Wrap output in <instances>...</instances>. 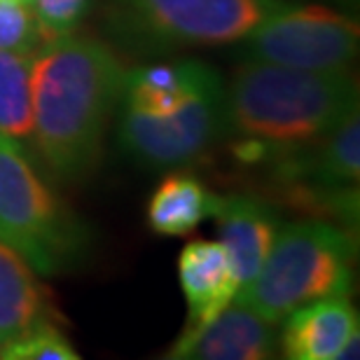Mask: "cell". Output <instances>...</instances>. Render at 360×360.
Returning <instances> with one entry per match:
<instances>
[{"mask_svg":"<svg viewBox=\"0 0 360 360\" xmlns=\"http://www.w3.org/2000/svg\"><path fill=\"white\" fill-rule=\"evenodd\" d=\"M3 360H77L80 354L70 344L56 321L40 323L24 335L14 337L0 347Z\"/></svg>","mask_w":360,"mask_h":360,"instance_id":"obj_16","label":"cell"},{"mask_svg":"<svg viewBox=\"0 0 360 360\" xmlns=\"http://www.w3.org/2000/svg\"><path fill=\"white\" fill-rule=\"evenodd\" d=\"M33 54L0 49V134L33 146Z\"/></svg>","mask_w":360,"mask_h":360,"instance_id":"obj_15","label":"cell"},{"mask_svg":"<svg viewBox=\"0 0 360 360\" xmlns=\"http://www.w3.org/2000/svg\"><path fill=\"white\" fill-rule=\"evenodd\" d=\"M178 281L187 302V326L194 333L234 302L241 281L222 241H190L178 255Z\"/></svg>","mask_w":360,"mask_h":360,"instance_id":"obj_9","label":"cell"},{"mask_svg":"<svg viewBox=\"0 0 360 360\" xmlns=\"http://www.w3.org/2000/svg\"><path fill=\"white\" fill-rule=\"evenodd\" d=\"M215 197L190 174H171L162 180L148 204V225L155 234L185 236L211 218Z\"/></svg>","mask_w":360,"mask_h":360,"instance_id":"obj_14","label":"cell"},{"mask_svg":"<svg viewBox=\"0 0 360 360\" xmlns=\"http://www.w3.org/2000/svg\"><path fill=\"white\" fill-rule=\"evenodd\" d=\"M211 218L218 222L220 241L227 248L229 260L241 283L260 271L267 257L278 220L264 201L248 194H225L215 197Z\"/></svg>","mask_w":360,"mask_h":360,"instance_id":"obj_11","label":"cell"},{"mask_svg":"<svg viewBox=\"0 0 360 360\" xmlns=\"http://www.w3.org/2000/svg\"><path fill=\"white\" fill-rule=\"evenodd\" d=\"M0 239L42 274L73 269L87 250V229L38 176L28 150L0 134Z\"/></svg>","mask_w":360,"mask_h":360,"instance_id":"obj_4","label":"cell"},{"mask_svg":"<svg viewBox=\"0 0 360 360\" xmlns=\"http://www.w3.org/2000/svg\"><path fill=\"white\" fill-rule=\"evenodd\" d=\"M89 0H33V14L45 40L63 38L80 28Z\"/></svg>","mask_w":360,"mask_h":360,"instance_id":"obj_17","label":"cell"},{"mask_svg":"<svg viewBox=\"0 0 360 360\" xmlns=\"http://www.w3.org/2000/svg\"><path fill=\"white\" fill-rule=\"evenodd\" d=\"M248 59L302 70H347L358 54V21L321 5L271 14L248 35Z\"/></svg>","mask_w":360,"mask_h":360,"instance_id":"obj_6","label":"cell"},{"mask_svg":"<svg viewBox=\"0 0 360 360\" xmlns=\"http://www.w3.org/2000/svg\"><path fill=\"white\" fill-rule=\"evenodd\" d=\"M47 321L59 323V314L38 271L19 250L0 239V344Z\"/></svg>","mask_w":360,"mask_h":360,"instance_id":"obj_12","label":"cell"},{"mask_svg":"<svg viewBox=\"0 0 360 360\" xmlns=\"http://www.w3.org/2000/svg\"><path fill=\"white\" fill-rule=\"evenodd\" d=\"M0 347H3V344H0Z\"/></svg>","mask_w":360,"mask_h":360,"instance_id":"obj_19","label":"cell"},{"mask_svg":"<svg viewBox=\"0 0 360 360\" xmlns=\"http://www.w3.org/2000/svg\"><path fill=\"white\" fill-rule=\"evenodd\" d=\"M358 110V84L347 70H302L250 61L227 89L229 129L267 146H300Z\"/></svg>","mask_w":360,"mask_h":360,"instance_id":"obj_2","label":"cell"},{"mask_svg":"<svg viewBox=\"0 0 360 360\" xmlns=\"http://www.w3.org/2000/svg\"><path fill=\"white\" fill-rule=\"evenodd\" d=\"M122 77L117 56L77 33L45 40L33 54V148L56 178L77 180L96 167Z\"/></svg>","mask_w":360,"mask_h":360,"instance_id":"obj_1","label":"cell"},{"mask_svg":"<svg viewBox=\"0 0 360 360\" xmlns=\"http://www.w3.org/2000/svg\"><path fill=\"white\" fill-rule=\"evenodd\" d=\"M143 31L176 45H227L246 40L285 0H120Z\"/></svg>","mask_w":360,"mask_h":360,"instance_id":"obj_7","label":"cell"},{"mask_svg":"<svg viewBox=\"0 0 360 360\" xmlns=\"http://www.w3.org/2000/svg\"><path fill=\"white\" fill-rule=\"evenodd\" d=\"M227 131V87L215 70L174 112L146 115L122 105L117 124L124 153L157 171L199 162Z\"/></svg>","mask_w":360,"mask_h":360,"instance_id":"obj_5","label":"cell"},{"mask_svg":"<svg viewBox=\"0 0 360 360\" xmlns=\"http://www.w3.org/2000/svg\"><path fill=\"white\" fill-rule=\"evenodd\" d=\"M211 73L213 68L201 61L157 63V66L124 70L122 105L146 115L174 112L211 77Z\"/></svg>","mask_w":360,"mask_h":360,"instance_id":"obj_13","label":"cell"},{"mask_svg":"<svg viewBox=\"0 0 360 360\" xmlns=\"http://www.w3.org/2000/svg\"><path fill=\"white\" fill-rule=\"evenodd\" d=\"M354 239L321 220L288 222L276 229L260 271L239 285L234 302L281 323L292 309L351 290Z\"/></svg>","mask_w":360,"mask_h":360,"instance_id":"obj_3","label":"cell"},{"mask_svg":"<svg viewBox=\"0 0 360 360\" xmlns=\"http://www.w3.org/2000/svg\"><path fill=\"white\" fill-rule=\"evenodd\" d=\"M281 323V351L290 360H337L349 337L358 333V316L347 295L307 302Z\"/></svg>","mask_w":360,"mask_h":360,"instance_id":"obj_10","label":"cell"},{"mask_svg":"<svg viewBox=\"0 0 360 360\" xmlns=\"http://www.w3.org/2000/svg\"><path fill=\"white\" fill-rule=\"evenodd\" d=\"M24 3H28V5H33V0H24Z\"/></svg>","mask_w":360,"mask_h":360,"instance_id":"obj_18","label":"cell"},{"mask_svg":"<svg viewBox=\"0 0 360 360\" xmlns=\"http://www.w3.org/2000/svg\"><path fill=\"white\" fill-rule=\"evenodd\" d=\"M274 323L232 302L211 323L180 333L167 358L174 360H267L276 356Z\"/></svg>","mask_w":360,"mask_h":360,"instance_id":"obj_8","label":"cell"}]
</instances>
